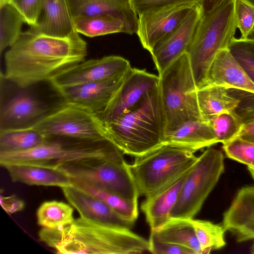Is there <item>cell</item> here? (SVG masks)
I'll return each instance as SVG.
<instances>
[{
	"label": "cell",
	"instance_id": "cell-1",
	"mask_svg": "<svg viewBox=\"0 0 254 254\" xmlns=\"http://www.w3.org/2000/svg\"><path fill=\"white\" fill-rule=\"evenodd\" d=\"M86 42L77 32L62 38L22 32L4 55V78L21 88L50 82L85 60Z\"/></svg>",
	"mask_w": 254,
	"mask_h": 254
},
{
	"label": "cell",
	"instance_id": "cell-2",
	"mask_svg": "<svg viewBox=\"0 0 254 254\" xmlns=\"http://www.w3.org/2000/svg\"><path fill=\"white\" fill-rule=\"evenodd\" d=\"M39 240L58 254H139L148 241L130 229L112 227L82 217L60 229L43 228Z\"/></svg>",
	"mask_w": 254,
	"mask_h": 254
},
{
	"label": "cell",
	"instance_id": "cell-3",
	"mask_svg": "<svg viewBox=\"0 0 254 254\" xmlns=\"http://www.w3.org/2000/svg\"><path fill=\"white\" fill-rule=\"evenodd\" d=\"M106 124L109 140L124 154L139 156L163 144L167 124L158 86Z\"/></svg>",
	"mask_w": 254,
	"mask_h": 254
},
{
	"label": "cell",
	"instance_id": "cell-4",
	"mask_svg": "<svg viewBox=\"0 0 254 254\" xmlns=\"http://www.w3.org/2000/svg\"><path fill=\"white\" fill-rule=\"evenodd\" d=\"M237 28L235 0H223L204 9L196 34L186 52L198 88L204 85L217 54L229 48Z\"/></svg>",
	"mask_w": 254,
	"mask_h": 254
},
{
	"label": "cell",
	"instance_id": "cell-5",
	"mask_svg": "<svg viewBox=\"0 0 254 254\" xmlns=\"http://www.w3.org/2000/svg\"><path fill=\"white\" fill-rule=\"evenodd\" d=\"M46 142L20 152H0V164H28L60 168L90 159H124V154L109 140L86 141L47 137Z\"/></svg>",
	"mask_w": 254,
	"mask_h": 254
},
{
	"label": "cell",
	"instance_id": "cell-6",
	"mask_svg": "<svg viewBox=\"0 0 254 254\" xmlns=\"http://www.w3.org/2000/svg\"><path fill=\"white\" fill-rule=\"evenodd\" d=\"M194 152L162 144L135 157L129 167L139 196L154 195L170 186L191 169L197 159Z\"/></svg>",
	"mask_w": 254,
	"mask_h": 254
},
{
	"label": "cell",
	"instance_id": "cell-7",
	"mask_svg": "<svg viewBox=\"0 0 254 254\" xmlns=\"http://www.w3.org/2000/svg\"><path fill=\"white\" fill-rule=\"evenodd\" d=\"M158 76V87L166 120V132L185 122L202 120L197 103L198 88L186 53Z\"/></svg>",
	"mask_w": 254,
	"mask_h": 254
},
{
	"label": "cell",
	"instance_id": "cell-8",
	"mask_svg": "<svg viewBox=\"0 0 254 254\" xmlns=\"http://www.w3.org/2000/svg\"><path fill=\"white\" fill-rule=\"evenodd\" d=\"M222 151L208 147L186 175L171 218L193 219L224 172Z\"/></svg>",
	"mask_w": 254,
	"mask_h": 254
},
{
	"label": "cell",
	"instance_id": "cell-9",
	"mask_svg": "<svg viewBox=\"0 0 254 254\" xmlns=\"http://www.w3.org/2000/svg\"><path fill=\"white\" fill-rule=\"evenodd\" d=\"M71 178L138 202L139 195L129 164L125 159H90L60 167Z\"/></svg>",
	"mask_w": 254,
	"mask_h": 254
},
{
	"label": "cell",
	"instance_id": "cell-10",
	"mask_svg": "<svg viewBox=\"0 0 254 254\" xmlns=\"http://www.w3.org/2000/svg\"><path fill=\"white\" fill-rule=\"evenodd\" d=\"M31 127L46 137L92 141L109 140L106 123L101 119L88 111L65 103Z\"/></svg>",
	"mask_w": 254,
	"mask_h": 254
},
{
	"label": "cell",
	"instance_id": "cell-11",
	"mask_svg": "<svg viewBox=\"0 0 254 254\" xmlns=\"http://www.w3.org/2000/svg\"><path fill=\"white\" fill-rule=\"evenodd\" d=\"M185 1L149 10L138 15L136 34L144 49L154 47L172 33L199 2Z\"/></svg>",
	"mask_w": 254,
	"mask_h": 254
},
{
	"label": "cell",
	"instance_id": "cell-12",
	"mask_svg": "<svg viewBox=\"0 0 254 254\" xmlns=\"http://www.w3.org/2000/svg\"><path fill=\"white\" fill-rule=\"evenodd\" d=\"M131 67L129 62L111 55L84 61L63 71L50 82L55 89L106 80L125 75Z\"/></svg>",
	"mask_w": 254,
	"mask_h": 254
},
{
	"label": "cell",
	"instance_id": "cell-13",
	"mask_svg": "<svg viewBox=\"0 0 254 254\" xmlns=\"http://www.w3.org/2000/svg\"><path fill=\"white\" fill-rule=\"evenodd\" d=\"M127 72L116 78L55 89L63 98L65 103L88 111L103 120Z\"/></svg>",
	"mask_w": 254,
	"mask_h": 254
},
{
	"label": "cell",
	"instance_id": "cell-14",
	"mask_svg": "<svg viewBox=\"0 0 254 254\" xmlns=\"http://www.w3.org/2000/svg\"><path fill=\"white\" fill-rule=\"evenodd\" d=\"M203 13V2H200L172 33L154 47L150 54L158 74L187 52L195 37Z\"/></svg>",
	"mask_w": 254,
	"mask_h": 254
},
{
	"label": "cell",
	"instance_id": "cell-15",
	"mask_svg": "<svg viewBox=\"0 0 254 254\" xmlns=\"http://www.w3.org/2000/svg\"><path fill=\"white\" fill-rule=\"evenodd\" d=\"M159 76L144 69L131 67L103 121L109 122L127 112L159 84Z\"/></svg>",
	"mask_w": 254,
	"mask_h": 254
},
{
	"label": "cell",
	"instance_id": "cell-16",
	"mask_svg": "<svg viewBox=\"0 0 254 254\" xmlns=\"http://www.w3.org/2000/svg\"><path fill=\"white\" fill-rule=\"evenodd\" d=\"M66 200L83 218L112 227L130 229L129 221L101 199L74 186L62 189Z\"/></svg>",
	"mask_w": 254,
	"mask_h": 254
},
{
	"label": "cell",
	"instance_id": "cell-17",
	"mask_svg": "<svg viewBox=\"0 0 254 254\" xmlns=\"http://www.w3.org/2000/svg\"><path fill=\"white\" fill-rule=\"evenodd\" d=\"M222 224L238 242L254 240V186L238 191L223 214Z\"/></svg>",
	"mask_w": 254,
	"mask_h": 254
},
{
	"label": "cell",
	"instance_id": "cell-18",
	"mask_svg": "<svg viewBox=\"0 0 254 254\" xmlns=\"http://www.w3.org/2000/svg\"><path fill=\"white\" fill-rule=\"evenodd\" d=\"M206 85L220 86L254 93V82L229 48L220 50L212 61L203 86Z\"/></svg>",
	"mask_w": 254,
	"mask_h": 254
},
{
	"label": "cell",
	"instance_id": "cell-19",
	"mask_svg": "<svg viewBox=\"0 0 254 254\" xmlns=\"http://www.w3.org/2000/svg\"><path fill=\"white\" fill-rule=\"evenodd\" d=\"M47 113L43 102L20 91L1 107L0 130L31 126Z\"/></svg>",
	"mask_w": 254,
	"mask_h": 254
},
{
	"label": "cell",
	"instance_id": "cell-20",
	"mask_svg": "<svg viewBox=\"0 0 254 254\" xmlns=\"http://www.w3.org/2000/svg\"><path fill=\"white\" fill-rule=\"evenodd\" d=\"M73 18L78 16L108 15L122 20L126 34L136 33L138 16L129 0H67Z\"/></svg>",
	"mask_w": 254,
	"mask_h": 254
},
{
	"label": "cell",
	"instance_id": "cell-21",
	"mask_svg": "<svg viewBox=\"0 0 254 254\" xmlns=\"http://www.w3.org/2000/svg\"><path fill=\"white\" fill-rule=\"evenodd\" d=\"M28 31L37 34L67 37L76 31L67 0H45L37 23Z\"/></svg>",
	"mask_w": 254,
	"mask_h": 254
},
{
	"label": "cell",
	"instance_id": "cell-22",
	"mask_svg": "<svg viewBox=\"0 0 254 254\" xmlns=\"http://www.w3.org/2000/svg\"><path fill=\"white\" fill-rule=\"evenodd\" d=\"M3 167L14 182L62 189L73 186L69 176L60 168L28 164H11Z\"/></svg>",
	"mask_w": 254,
	"mask_h": 254
},
{
	"label": "cell",
	"instance_id": "cell-23",
	"mask_svg": "<svg viewBox=\"0 0 254 254\" xmlns=\"http://www.w3.org/2000/svg\"><path fill=\"white\" fill-rule=\"evenodd\" d=\"M218 143L208 122L200 119L185 122L166 132L163 144L195 152Z\"/></svg>",
	"mask_w": 254,
	"mask_h": 254
},
{
	"label": "cell",
	"instance_id": "cell-24",
	"mask_svg": "<svg viewBox=\"0 0 254 254\" xmlns=\"http://www.w3.org/2000/svg\"><path fill=\"white\" fill-rule=\"evenodd\" d=\"M186 174L163 190L146 197L142 202L141 209L151 230L159 228L171 218Z\"/></svg>",
	"mask_w": 254,
	"mask_h": 254
},
{
	"label": "cell",
	"instance_id": "cell-25",
	"mask_svg": "<svg viewBox=\"0 0 254 254\" xmlns=\"http://www.w3.org/2000/svg\"><path fill=\"white\" fill-rule=\"evenodd\" d=\"M197 99L201 118L206 122L223 112L234 110L239 103L228 88L216 85L198 88Z\"/></svg>",
	"mask_w": 254,
	"mask_h": 254
},
{
	"label": "cell",
	"instance_id": "cell-26",
	"mask_svg": "<svg viewBox=\"0 0 254 254\" xmlns=\"http://www.w3.org/2000/svg\"><path fill=\"white\" fill-rule=\"evenodd\" d=\"M191 219L171 218L162 226L151 230L150 234L159 241L185 247L194 254H202Z\"/></svg>",
	"mask_w": 254,
	"mask_h": 254
},
{
	"label": "cell",
	"instance_id": "cell-27",
	"mask_svg": "<svg viewBox=\"0 0 254 254\" xmlns=\"http://www.w3.org/2000/svg\"><path fill=\"white\" fill-rule=\"evenodd\" d=\"M47 137L31 126L0 130V152L28 150L44 143Z\"/></svg>",
	"mask_w": 254,
	"mask_h": 254
},
{
	"label": "cell",
	"instance_id": "cell-28",
	"mask_svg": "<svg viewBox=\"0 0 254 254\" xmlns=\"http://www.w3.org/2000/svg\"><path fill=\"white\" fill-rule=\"evenodd\" d=\"M73 22L75 31L89 37L126 32L124 21L111 15L78 16Z\"/></svg>",
	"mask_w": 254,
	"mask_h": 254
},
{
	"label": "cell",
	"instance_id": "cell-29",
	"mask_svg": "<svg viewBox=\"0 0 254 254\" xmlns=\"http://www.w3.org/2000/svg\"><path fill=\"white\" fill-rule=\"evenodd\" d=\"M72 185L101 199L126 220L134 223L138 215V202L126 199L116 194L71 178Z\"/></svg>",
	"mask_w": 254,
	"mask_h": 254
},
{
	"label": "cell",
	"instance_id": "cell-30",
	"mask_svg": "<svg viewBox=\"0 0 254 254\" xmlns=\"http://www.w3.org/2000/svg\"><path fill=\"white\" fill-rule=\"evenodd\" d=\"M74 220L73 208L62 201H45L37 211V223L45 228H62L71 224Z\"/></svg>",
	"mask_w": 254,
	"mask_h": 254
},
{
	"label": "cell",
	"instance_id": "cell-31",
	"mask_svg": "<svg viewBox=\"0 0 254 254\" xmlns=\"http://www.w3.org/2000/svg\"><path fill=\"white\" fill-rule=\"evenodd\" d=\"M25 22L23 16L11 2L0 4V53L16 41Z\"/></svg>",
	"mask_w": 254,
	"mask_h": 254
},
{
	"label": "cell",
	"instance_id": "cell-32",
	"mask_svg": "<svg viewBox=\"0 0 254 254\" xmlns=\"http://www.w3.org/2000/svg\"><path fill=\"white\" fill-rule=\"evenodd\" d=\"M195 232L202 254H208L220 249L226 244L225 233L222 224H215L204 220L191 219Z\"/></svg>",
	"mask_w": 254,
	"mask_h": 254
},
{
	"label": "cell",
	"instance_id": "cell-33",
	"mask_svg": "<svg viewBox=\"0 0 254 254\" xmlns=\"http://www.w3.org/2000/svg\"><path fill=\"white\" fill-rule=\"evenodd\" d=\"M208 122L218 142L223 144L236 138L244 125L234 110L223 112Z\"/></svg>",
	"mask_w": 254,
	"mask_h": 254
},
{
	"label": "cell",
	"instance_id": "cell-34",
	"mask_svg": "<svg viewBox=\"0 0 254 254\" xmlns=\"http://www.w3.org/2000/svg\"><path fill=\"white\" fill-rule=\"evenodd\" d=\"M229 49L254 82V39L235 37Z\"/></svg>",
	"mask_w": 254,
	"mask_h": 254
},
{
	"label": "cell",
	"instance_id": "cell-35",
	"mask_svg": "<svg viewBox=\"0 0 254 254\" xmlns=\"http://www.w3.org/2000/svg\"><path fill=\"white\" fill-rule=\"evenodd\" d=\"M222 148L228 158L254 168V143L237 137Z\"/></svg>",
	"mask_w": 254,
	"mask_h": 254
},
{
	"label": "cell",
	"instance_id": "cell-36",
	"mask_svg": "<svg viewBox=\"0 0 254 254\" xmlns=\"http://www.w3.org/2000/svg\"><path fill=\"white\" fill-rule=\"evenodd\" d=\"M235 13L241 38H248L254 28V5L246 0H235Z\"/></svg>",
	"mask_w": 254,
	"mask_h": 254
},
{
	"label": "cell",
	"instance_id": "cell-37",
	"mask_svg": "<svg viewBox=\"0 0 254 254\" xmlns=\"http://www.w3.org/2000/svg\"><path fill=\"white\" fill-rule=\"evenodd\" d=\"M229 92L239 100L235 113L245 125L254 120V93L249 91L228 88Z\"/></svg>",
	"mask_w": 254,
	"mask_h": 254
},
{
	"label": "cell",
	"instance_id": "cell-38",
	"mask_svg": "<svg viewBox=\"0 0 254 254\" xmlns=\"http://www.w3.org/2000/svg\"><path fill=\"white\" fill-rule=\"evenodd\" d=\"M45 0H11V2L20 12L26 23L35 25L42 13Z\"/></svg>",
	"mask_w": 254,
	"mask_h": 254
},
{
	"label": "cell",
	"instance_id": "cell-39",
	"mask_svg": "<svg viewBox=\"0 0 254 254\" xmlns=\"http://www.w3.org/2000/svg\"><path fill=\"white\" fill-rule=\"evenodd\" d=\"M148 241V252L154 254H194L185 247L165 242L156 239L150 234Z\"/></svg>",
	"mask_w": 254,
	"mask_h": 254
},
{
	"label": "cell",
	"instance_id": "cell-40",
	"mask_svg": "<svg viewBox=\"0 0 254 254\" xmlns=\"http://www.w3.org/2000/svg\"><path fill=\"white\" fill-rule=\"evenodd\" d=\"M131 8L138 16L145 11L160 7L185 1L203 0H129Z\"/></svg>",
	"mask_w": 254,
	"mask_h": 254
},
{
	"label": "cell",
	"instance_id": "cell-41",
	"mask_svg": "<svg viewBox=\"0 0 254 254\" xmlns=\"http://www.w3.org/2000/svg\"><path fill=\"white\" fill-rule=\"evenodd\" d=\"M0 203L3 210L9 214L19 212L25 206L23 201L14 195L5 196L0 193Z\"/></svg>",
	"mask_w": 254,
	"mask_h": 254
},
{
	"label": "cell",
	"instance_id": "cell-42",
	"mask_svg": "<svg viewBox=\"0 0 254 254\" xmlns=\"http://www.w3.org/2000/svg\"><path fill=\"white\" fill-rule=\"evenodd\" d=\"M237 137L254 143V120L245 124Z\"/></svg>",
	"mask_w": 254,
	"mask_h": 254
},
{
	"label": "cell",
	"instance_id": "cell-43",
	"mask_svg": "<svg viewBox=\"0 0 254 254\" xmlns=\"http://www.w3.org/2000/svg\"><path fill=\"white\" fill-rule=\"evenodd\" d=\"M248 169L251 176L254 180V168L252 167H248Z\"/></svg>",
	"mask_w": 254,
	"mask_h": 254
},
{
	"label": "cell",
	"instance_id": "cell-44",
	"mask_svg": "<svg viewBox=\"0 0 254 254\" xmlns=\"http://www.w3.org/2000/svg\"><path fill=\"white\" fill-rule=\"evenodd\" d=\"M222 0H206V1L209 4L216 3Z\"/></svg>",
	"mask_w": 254,
	"mask_h": 254
},
{
	"label": "cell",
	"instance_id": "cell-45",
	"mask_svg": "<svg viewBox=\"0 0 254 254\" xmlns=\"http://www.w3.org/2000/svg\"><path fill=\"white\" fill-rule=\"evenodd\" d=\"M11 0H0V4H2L3 3L10 2Z\"/></svg>",
	"mask_w": 254,
	"mask_h": 254
},
{
	"label": "cell",
	"instance_id": "cell-46",
	"mask_svg": "<svg viewBox=\"0 0 254 254\" xmlns=\"http://www.w3.org/2000/svg\"><path fill=\"white\" fill-rule=\"evenodd\" d=\"M248 38L254 39V28Z\"/></svg>",
	"mask_w": 254,
	"mask_h": 254
},
{
	"label": "cell",
	"instance_id": "cell-47",
	"mask_svg": "<svg viewBox=\"0 0 254 254\" xmlns=\"http://www.w3.org/2000/svg\"><path fill=\"white\" fill-rule=\"evenodd\" d=\"M251 253L254 254V244L253 245L251 249Z\"/></svg>",
	"mask_w": 254,
	"mask_h": 254
},
{
	"label": "cell",
	"instance_id": "cell-48",
	"mask_svg": "<svg viewBox=\"0 0 254 254\" xmlns=\"http://www.w3.org/2000/svg\"><path fill=\"white\" fill-rule=\"evenodd\" d=\"M250 3H251L252 4L254 5V0H246Z\"/></svg>",
	"mask_w": 254,
	"mask_h": 254
}]
</instances>
